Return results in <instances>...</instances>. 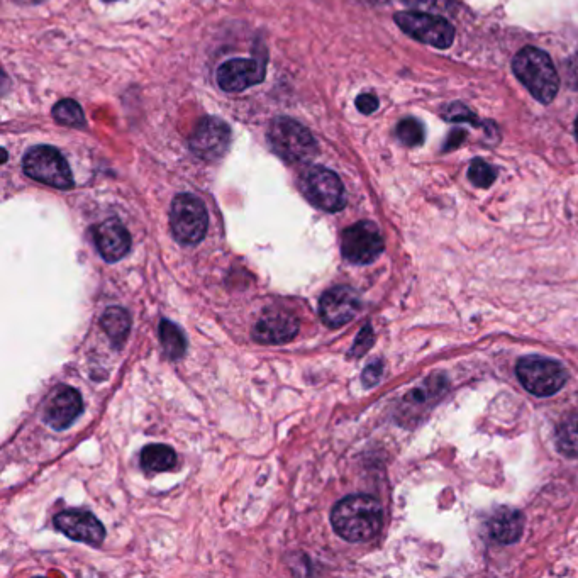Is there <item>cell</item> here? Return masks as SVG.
Masks as SVG:
<instances>
[{
	"instance_id": "6da1fadb",
	"label": "cell",
	"mask_w": 578,
	"mask_h": 578,
	"mask_svg": "<svg viewBox=\"0 0 578 578\" xmlns=\"http://www.w3.org/2000/svg\"><path fill=\"white\" fill-rule=\"evenodd\" d=\"M382 507L370 495H350L331 512V523L341 538L351 543L372 540L382 528Z\"/></svg>"
},
{
	"instance_id": "7a4b0ae2",
	"label": "cell",
	"mask_w": 578,
	"mask_h": 578,
	"mask_svg": "<svg viewBox=\"0 0 578 578\" xmlns=\"http://www.w3.org/2000/svg\"><path fill=\"white\" fill-rule=\"evenodd\" d=\"M512 68L536 101L550 104L560 89V77L545 51L528 46L517 53Z\"/></svg>"
},
{
	"instance_id": "3957f363",
	"label": "cell",
	"mask_w": 578,
	"mask_h": 578,
	"mask_svg": "<svg viewBox=\"0 0 578 578\" xmlns=\"http://www.w3.org/2000/svg\"><path fill=\"white\" fill-rule=\"evenodd\" d=\"M268 138L275 153L284 158L285 162L304 163L316 156V139L309 133V129L290 117L273 119Z\"/></svg>"
},
{
	"instance_id": "277c9868",
	"label": "cell",
	"mask_w": 578,
	"mask_h": 578,
	"mask_svg": "<svg viewBox=\"0 0 578 578\" xmlns=\"http://www.w3.org/2000/svg\"><path fill=\"white\" fill-rule=\"evenodd\" d=\"M517 377L524 389L538 397H550L567 384V372L560 363L545 356H524L517 363Z\"/></svg>"
},
{
	"instance_id": "5b68a950",
	"label": "cell",
	"mask_w": 578,
	"mask_h": 578,
	"mask_svg": "<svg viewBox=\"0 0 578 578\" xmlns=\"http://www.w3.org/2000/svg\"><path fill=\"white\" fill-rule=\"evenodd\" d=\"M24 173L41 184L55 189L68 190L73 187L72 170L62 153L53 146H34L23 160Z\"/></svg>"
},
{
	"instance_id": "8992f818",
	"label": "cell",
	"mask_w": 578,
	"mask_h": 578,
	"mask_svg": "<svg viewBox=\"0 0 578 578\" xmlns=\"http://www.w3.org/2000/svg\"><path fill=\"white\" fill-rule=\"evenodd\" d=\"M207 211L199 197L192 194H180L173 199L170 211V224L173 236L182 245L192 246L201 243L207 233Z\"/></svg>"
},
{
	"instance_id": "52a82bcc",
	"label": "cell",
	"mask_w": 578,
	"mask_h": 578,
	"mask_svg": "<svg viewBox=\"0 0 578 578\" xmlns=\"http://www.w3.org/2000/svg\"><path fill=\"white\" fill-rule=\"evenodd\" d=\"M395 23L411 38L434 48H450L455 39V29L445 17L426 12H399Z\"/></svg>"
},
{
	"instance_id": "ba28073f",
	"label": "cell",
	"mask_w": 578,
	"mask_h": 578,
	"mask_svg": "<svg viewBox=\"0 0 578 578\" xmlns=\"http://www.w3.org/2000/svg\"><path fill=\"white\" fill-rule=\"evenodd\" d=\"M341 251L346 260L355 265L375 262L384 251V239L370 221L353 224L341 236Z\"/></svg>"
},
{
	"instance_id": "9c48e42d",
	"label": "cell",
	"mask_w": 578,
	"mask_h": 578,
	"mask_svg": "<svg viewBox=\"0 0 578 578\" xmlns=\"http://www.w3.org/2000/svg\"><path fill=\"white\" fill-rule=\"evenodd\" d=\"M304 192L307 199L323 211L338 212L346 204L343 182L328 168H309L304 175Z\"/></svg>"
},
{
	"instance_id": "30bf717a",
	"label": "cell",
	"mask_w": 578,
	"mask_h": 578,
	"mask_svg": "<svg viewBox=\"0 0 578 578\" xmlns=\"http://www.w3.org/2000/svg\"><path fill=\"white\" fill-rule=\"evenodd\" d=\"M229 145H231V129L223 119L217 117L202 119L189 141L192 153L206 162L221 160L228 153Z\"/></svg>"
},
{
	"instance_id": "8fae6325",
	"label": "cell",
	"mask_w": 578,
	"mask_h": 578,
	"mask_svg": "<svg viewBox=\"0 0 578 578\" xmlns=\"http://www.w3.org/2000/svg\"><path fill=\"white\" fill-rule=\"evenodd\" d=\"M360 311V297L351 287H334L321 297L319 314L329 328H341Z\"/></svg>"
},
{
	"instance_id": "7c38bea8",
	"label": "cell",
	"mask_w": 578,
	"mask_h": 578,
	"mask_svg": "<svg viewBox=\"0 0 578 578\" xmlns=\"http://www.w3.org/2000/svg\"><path fill=\"white\" fill-rule=\"evenodd\" d=\"M82 411H84V402L77 390L62 385L53 390L48 397L45 409H43V419L50 428L63 431L80 416Z\"/></svg>"
},
{
	"instance_id": "4fadbf2b",
	"label": "cell",
	"mask_w": 578,
	"mask_h": 578,
	"mask_svg": "<svg viewBox=\"0 0 578 578\" xmlns=\"http://www.w3.org/2000/svg\"><path fill=\"white\" fill-rule=\"evenodd\" d=\"M55 528L70 540L99 546L106 538V529L97 517L85 511L60 512L55 517Z\"/></svg>"
},
{
	"instance_id": "5bb4252c",
	"label": "cell",
	"mask_w": 578,
	"mask_h": 578,
	"mask_svg": "<svg viewBox=\"0 0 578 578\" xmlns=\"http://www.w3.org/2000/svg\"><path fill=\"white\" fill-rule=\"evenodd\" d=\"M265 68L256 60L236 58L224 63L217 70V84L226 92H243L253 85L262 84Z\"/></svg>"
},
{
	"instance_id": "9a60e30c",
	"label": "cell",
	"mask_w": 578,
	"mask_h": 578,
	"mask_svg": "<svg viewBox=\"0 0 578 578\" xmlns=\"http://www.w3.org/2000/svg\"><path fill=\"white\" fill-rule=\"evenodd\" d=\"M299 323L290 312L270 309L256 323L253 334L263 345H285L294 340Z\"/></svg>"
},
{
	"instance_id": "2e32d148",
	"label": "cell",
	"mask_w": 578,
	"mask_h": 578,
	"mask_svg": "<svg viewBox=\"0 0 578 578\" xmlns=\"http://www.w3.org/2000/svg\"><path fill=\"white\" fill-rule=\"evenodd\" d=\"M95 246L106 262L116 263L128 255L131 234L121 221L107 219L95 229Z\"/></svg>"
},
{
	"instance_id": "e0dca14e",
	"label": "cell",
	"mask_w": 578,
	"mask_h": 578,
	"mask_svg": "<svg viewBox=\"0 0 578 578\" xmlns=\"http://www.w3.org/2000/svg\"><path fill=\"white\" fill-rule=\"evenodd\" d=\"M524 529V517L521 512L509 507H502L490 517L489 533L495 541L502 545L516 543Z\"/></svg>"
},
{
	"instance_id": "ac0fdd59",
	"label": "cell",
	"mask_w": 578,
	"mask_h": 578,
	"mask_svg": "<svg viewBox=\"0 0 578 578\" xmlns=\"http://www.w3.org/2000/svg\"><path fill=\"white\" fill-rule=\"evenodd\" d=\"M101 326L106 331L112 345H123L131 329V316L123 307H109L101 319Z\"/></svg>"
},
{
	"instance_id": "d6986e66",
	"label": "cell",
	"mask_w": 578,
	"mask_h": 578,
	"mask_svg": "<svg viewBox=\"0 0 578 578\" xmlns=\"http://www.w3.org/2000/svg\"><path fill=\"white\" fill-rule=\"evenodd\" d=\"M177 463V455L170 446L150 445L141 453V467L148 472H167Z\"/></svg>"
},
{
	"instance_id": "ffe728a7",
	"label": "cell",
	"mask_w": 578,
	"mask_h": 578,
	"mask_svg": "<svg viewBox=\"0 0 578 578\" xmlns=\"http://www.w3.org/2000/svg\"><path fill=\"white\" fill-rule=\"evenodd\" d=\"M160 340H162L165 355L170 360H180L185 355L187 341H185L184 333L168 319H163L160 323Z\"/></svg>"
},
{
	"instance_id": "44dd1931",
	"label": "cell",
	"mask_w": 578,
	"mask_h": 578,
	"mask_svg": "<svg viewBox=\"0 0 578 578\" xmlns=\"http://www.w3.org/2000/svg\"><path fill=\"white\" fill-rule=\"evenodd\" d=\"M556 448L568 458H578V414L567 417L558 426Z\"/></svg>"
},
{
	"instance_id": "7402d4cb",
	"label": "cell",
	"mask_w": 578,
	"mask_h": 578,
	"mask_svg": "<svg viewBox=\"0 0 578 578\" xmlns=\"http://www.w3.org/2000/svg\"><path fill=\"white\" fill-rule=\"evenodd\" d=\"M53 117L56 123L63 124V126H70V128H84L85 116L82 107L78 106L77 102L65 99L60 101L53 107Z\"/></svg>"
},
{
	"instance_id": "603a6c76",
	"label": "cell",
	"mask_w": 578,
	"mask_h": 578,
	"mask_svg": "<svg viewBox=\"0 0 578 578\" xmlns=\"http://www.w3.org/2000/svg\"><path fill=\"white\" fill-rule=\"evenodd\" d=\"M397 136L406 146H419L424 141V129L416 119H404L397 126Z\"/></svg>"
},
{
	"instance_id": "cb8c5ba5",
	"label": "cell",
	"mask_w": 578,
	"mask_h": 578,
	"mask_svg": "<svg viewBox=\"0 0 578 578\" xmlns=\"http://www.w3.org/2000/svg\"><path fill=\"white\" fill-rule=\"evenodd\" d=\"M468 177L472 180L473 185L482 187V189H489L490 185L494 184L495 170L490 167L489 163L477 158L468 168Z\"/></svg>"
},
{
	"instance_id": "d4e9b609",
	"label": "cell",
	"mask_w": 578,
	"mask_h": 578,
	"mask_svg": "<svg viewBox=\"0 0 578 578\" xmlns=\"http://www.w3.org/2000/svg\"><path fill=\"white\" fill-rule=\"evenodd\" d=\"M372 341H373L372 328H370V326H367V328H363V331L362 333H360V336L356 338V343L355 345H353V351H351V353H353V355L355 356H362L363 353H367L368 348H370V345H372Z\"/></svg>"
},
{
	"instance_id": "484cf974",
	"label": "cell",
	"mask_w": 578,
	"mask_h": 578,
	"mask_svg": "<svg viewBox=\"0 0 578 578\" xmlns=\"http://www.w3.org/2000/svg\"><path fill=\"white\" fill-rule=\"evenodd\" d=\"M356 107L363 114H373L378 109V99L372 94H362L356 99Z\"/></svg>"
},
{
	"instance_id": "4316f807",
	"label": "cell",
	"mask_w": 578,
	"mask_h": 578,
	"mask_svg": "<svg viewBox=\"0 0 578 578\" xmlns=\"http://www.w3.org/2000/svg\"><path fill=\"white\" fill-rule=\"evenodd\" d=\"M380 373H382V365L380 363H375L372 367H368L363 372V384L368 385V387L377 384Z\"/></svg>"
},
{
	"instance_id": "83f0119b",
	"label": "cell",
	"mask_w": 578,
	"mask_h": 578,
	"mask_svg": "<svg viewBox=\"0 0 578 578\" xmlns=\"http://www.w3.org/2000/svg\"><path fill=\"white\" fill-rule=\"evenodd\" d=\"M456 109H458V111H455V107H453L450 114H446V119H451V121H468V119H473V121H475V117H473L472 112L468 111V109H463V107L460 109L458 104H456Z\"/></svg>"
},
{
	"instance_id": "f1b7e54d",
	"label": "cell",
	"mask_w": 578,
	"mask_h": 578,
	"mask_svg": "<svg viewBox=\"0 0 578 578\" xmlns=\"http://www.w3.org/2000/svg\"><path fill=\"white\" fill-rule=\"evenodd\" d=\"M575 134H577V138H578V117H577V123H575Z\"/></svg>"
},
{
	"instance_id": "f546056e",
	"label": "cell",
	"mask_w": 578,
	"mask_h": 578,
	"mask_svg": "<svg viewBox=\"0 0 578 578\" xmlns=\"http://www.w3.org/2000/svg\"><path fill=\"white\" fill-rule=\"evenodd\" d=\"M106 2H112V0H106Z\"/></svg>"
}]
</instances>
